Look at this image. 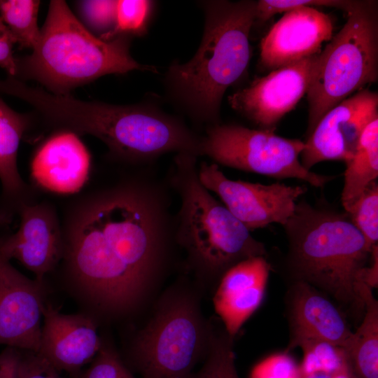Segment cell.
<instances>
[{
  "mask_svg": "<svg viewBox=\"0 0 378 378\" xmlns=\"http://www.w3.org/2000/svg\"><path fill=\"white\" fill-rule=\"evenodd\" d=\"M117 1L111 0H87L78 3V10L85 27L104 38L115 28Z\"/></svg>",
  "mask_w": 378,
  "mask_h": 378,
  "instance_id": "28",
  "label": "cell"
},
{
  "mask_svg": "<svg viewBox=\"0 0 378 378\" xmlns=\"http://www.w3.org/2000/svg\"><path fill=\"white\" fill-rule=\"evenodd\" d=\"M3 23H4V22H3L2 19L0 17V25L2 24Z\"/></svg>",
  "mask_w": 378,
  "mask_h": 378,
  "instance_id": "37",
  "label": "cell"
},
{
  "mask_svg": "<svg viewBox=\"0 0 378 378\" xmlns=\"http://www.w3.org/2000/svg\"><path fill=\"white\" fill-rule=\"evenodd\" d=\"M90 165V155L78 134L59 130L36 150L31 163V176L43 190L74 194L87 182Z\"/></svg>",
  "mask_w": 378,
  "mask_h": 378,
  "instance_id": "18",
  "label": "cell"
},
{
  "mask_svg": "<svg viewBox=\"0 0 378 378\" xmlns=\"http://www.w3.org/2000/svg\"><path fill=\"white\" fill-rule=\"evenodd\" d=\"M169 188L143 172L99 190L72 211L63 230V258L98 306L130 309L162 270L176 243Z\"/></svg>",
  "mask_w": 378,
  "mask_h": 378,
  "instance_id": "1",
  "label": "cell"
},
{
  "mask_svg": "<svg viewBox=\"0 0 378 378\" xmlns=\"http://www.w3.org/2000/svg\"><path fill=\"white\" fill-rule=\"evenodd\" d=\"M270 266L265 257L244 260L220 279L214 308L227 332L234 336L261 304Z\"/></svg>",
  "mask_w": 378,
  "mask_h": 378,
  "instance_id": "19",
  "label": "cell"
},
{
  "mask_svg": "<svg viewBox=\"0 0 378 378\" xmlns=\"http://www.w3.org/2000/svg\"><path fill=\"white\" fill-rule=\"evenodd\" d=\"M198 176L202 184L216 194L250 231L274 223L285 225L293 214L298 200L307 188L280 183L264 185L231 180L218 164L204 161L198 165Z\"/></svg>",
  "mask_w": 378,
  "mask_h": 378,
  "instance_id": "10",
  "label": "cell"
},
{
  "mask_svg": "<svg viewBox=\"0 0 378 378\" xmlns=\"http://www.w3.org/2000/svg\"><path fill=\"white\" fill-rule=\"evenodd\" d=\"M344 212L372 250L378 241L377 182L371 183Z\"/></svg>",
  "mask_w": 378,
  "mask_h": 378,
  "instance_id": "25",
  "label": "cell"
},
{
  "mask_svg": "<svg viewBox=\"0 0 378 378\" xmlns=\"http://www.w3.org/2000/svg\"><path fill=\"white\" fill-rule=\"evenodd\" d=\"M62 373L37 352L21 350L20 378H79V376L64 377Z\"/></svg>",
  "mask_w": 378,
  "mask_h": 378,
  "instance_id": "32",
  "label": "cell"
},
{
  "mask_svg": "<svg viewBox=\"0 0 378 378\" xmlns=\"http://www.w3.org/2000/svg\"><path fill=\"white\" fill-rule=\"evenodd\" d=\"M301 348L304 353L301 377L317 372L331 376L347 372L342 349L321 342L308 343Z\"/></svg>",
  "mask_w": 378,
  "mask_h": 378,
  "instance_id": "26",
  "label": "cell"
},
{
  "mask_svg": "<svg viewBox=\"0 0 378 378\" xmlns=\"http://www.w3.org/2000/svg\"><path fill=\"white\" fill-rule=\"evenodd\" d=\"M251 378H301V373L293 359L283 353L272 355L256 365Z\"/></svg>",
  "mask_w": 378,
  "mask_h": 378,
  "instance_id": "31",
  "label": "cell"
},
{
  "mask_svg": "<svg viewBox=\"0 0 378 378\" xmlns=\"http://www.w3.org/2000/svg\"><path fill=\"white\" fill-rule=\"evenodd\" d=\"M206 361L201 369L189 378H239L235 367L233 336L225 330L209 337Z\"/></svg>",
  "mask_w": 378,
  "mask_h": 378,
  "instance_id": "24",
  "label": "cell"
},
{
  "mask_svg": "<svg viewBox=\"0 0 378 378\" xmlns=\"http://www.w3.org/2000/svg\"><path fill=\"white\" fill-rule=\"evenodd\" d=\"M18 230L0 237V254L16 259L43 281L64 256L63 230L53 207L48 203H22Z\"/></svg>",
  "mask_w": 378,
  "mask_h": 378,
  "instance_id": "14",
  "label": "cell"
},
{
  "mask_svg": "<svg viewBox=\"0 0 378 378\" xmlns=\"http://www.w3.org/2000/svg\"><path fill=\"white\" fill-rule=\"evenodd\" d=\"M0 254V344L37 352L41 342L43 281L31 280Z\"/></svg>",
  "mask_w": 378,
  "mask_h": 378,
  "instance_id": "13",
  "label": "cell"
},
{
  "mask_svg": "<svg viewBox=\"0 0 378 378\" xmlns=\"http://www.w3.org/2000/svg\"><path fill=\"white\" fill-rule=\"evenodd\" d=\"M197 157L177 153L167 183L179 196L175 241L200 276L221 278L236 264L265 257L266 249L200 182Z\"/></svg>",
  "mask_w": 378,
  "mask_h": 378,
  "instance_id": "5",
  "label": "cell"
},
{
  "mask_svg": "<svg viewBox=\"0 0 378 378\" xmlns=\"http://www.w3.org/2000/svg\"><path fill=\"white\" fill-rule=\"evenodd\" d=\"M360 290L363 318L343 349L346 367L350 378H378V302L368 285Z\"/></svg>",
  "mask_w": 378,
  "mask_h": 378,
  "instance_id": "21",
  "label": "cell"
},
{
  "mask_svg": "<svg viewBox=\"0 0 378 378\" xmlns=\"http://www.w3.org/2000/svg\"><path fill=\"white\" fill-rule=\"evenodd\" d=\"M79 378H135L118 354L104 345Z\"/></svg>",
  "mask_w": 378,
  "mask_h": 378,
  "instance_id": "30",
  "label": "cell"
},
{
  "mask_svg": "<svg viewBox=\"0 0 378 378\" xmlns=\"http://www.w3.org/2000/svg\"><path fill=\"white\" fill-rule=\"evenodd\" d=\"M378 176V117L364 129L356 150L346 163L341 201L344 211Z\"/></svg>",
  "mask_w": 378,
  "mask_h": 378,
  "instance_id": "22",
  "label": "cell"
},
{
  "mask_svg": "<svg viewBox=\"0 0 378 378\" xmlns=\"http://www.w3.org/2000/svg\"><path fill=\"white\" fill-rule=\"evenodd\" d=\"M15 41L9 29L4 24L0 25V66L7 71L8 76L16 74L15 57L13 54V46Z\"/></svg>",
  "mask_w": 378,
  "mask_h": 378,
  "instance_id": "33",
  "label": "cell"
},
{
  "mask_svg": "<svg viewBox=\"0 0 378 378\" xmlns=\"http://www.w3.org/2000/svg\"><path fill=\"white\" fill-rule=\"evenodd\" d=\"M3 222H5L1 212H0V223H2Z\"/></svg>",
  "mask_w": 378,
  "mask_h": 378,
  "instance_id": "36",
  "label": "cell"
},
{
  "mask_svg": "<svg viewBox=\"0 0 378 378\" xmlns=\"http://www.w3.org/2000/svg\"><path fill=\"white\" fill-rule=\"evenodd\" d=\"M44 324L37 353L62 372L80 376L102 344L94 321L83 314H64L52 304L42 307Z\"/></svg>",
  "mask_w": 378,
  "mask_h": 378,
  "instance_id": "16",
  "label": "cell"
},
{
  "mask_svg": "<svg viewBox=\"0 0 378 378\" xmlns=\"http://www.w3.org/2000/svg\"><path fill=\"white\" fill-rule=\"evenodd\" d=\"M204 329L190 299L165 303L138 336L134 365L143 378H189L204 344Z\"/></svg>",
  "mask_w": 378,
  "mask_h": 378,
  "instance_id": "9",
  "label": "cell"
},
{
  "mask_svg": "<svg viewBox=\"0 0 378 378\" xmlns=\"http://www.w3.org/2000/svg\"><path fill=\"white\" fill-rule=\"evenodd\" d=\"M21 350L7 346L0 353V378H20Z\"/></svg>",
  "mask_w": 378,
  "mask_h": 378,
  "instance_id": "34",
  "label": "cell"
},
{
  "mask_svg": "<svg viewBox=\"0 0 378 378\" xmlns=\"http://www.w3.org/2000/svg\"><path fill=\"white\" fill-rule=\"evenodd\" d=\"M290 327L288 350L312 342H326L344 349L352 335L339 309L319 290L293 281L286 295Z\"/></svg>",
  "mask_w": 378,
  "mask_h": 378,
  "instance_id": "17",
  "label": "cell"
},
{
  "mask_svg": "<svg viewBox=\"0 0 378 378\" xmlns=\"http://www.w3.org/2000/svg\"><path fill=\"white\" fill-rule=\"evenodd\" d=\"M304 146V141L285 138L272 131L216 124L209 125L202 137L201 155L218 165L279 179L296 178L323 187L332 176L303 167L300 155Z\"/></svg>",
  "mask_w": 378,
  "mask_h": 378,
  "instance_id": "8",
  "label": "cell"
},
{
  "mask_svg": "<svg viewBox=\"0 0 378 378\" xmlns=\"http://www.w3.org/2000/svg\"><path fill=\"white\" fill-rule=\"evenodd\" d=\"M256 6L255 1L207 2L198 50L188 62L169 68L168 80L173 90L200 121L218 124L226 90L248 65Z\"/></svg>",
  "mask_w": 378,
  "mask_h": 378,
  "instance_id": "4",
  "label": "cell"
},
{
  "mask_svg": "<svg viewBox=\"0 0 378 378\" xmlns=\"http://www.w3.org/2000/svg\"><path fill=\"white\" fill-rule=\"evenodd\" d=\"M151 2L146 0L117 1L116 23L114 29L104 40H111L123 33H139L144 30Z\"/></svg>",
  "mask_w": 378,
  "mask_h": 378,
  "instance_id": "29",
  "label": "cell"
},
{
  "mask_svg": "<svg viewBox=\"0 0 378 378\" xmlns=\"http://www.w3.org/2000/svg\"><path fill=\"white\" fill-rule=\"evenodd\" d=\"M39 5L35 0H0V17L22 48L33 49L39 40Z\"/></svg>",
  "mask_w": 378,
  "mask_h": 378,
  "instance_id": "23",
  "label": "cell"
},
{
  "mask_svg": "<svg viewBox=\"0 0 378 378\" xmlns=\"http://www.w3.org/2000/svg\"><path fill=\"white\" fill-rule=\"evenodd\" d=\"M27 101L59 130L92 135L127 162L149 164L170 152L202 155V137L156 110L85 102L41 88L31 90Z\"/></svg>",
  "mask_w": 378,
  "mask_h": 378,
  "instance_id": "2",
  "label": "cell"
},
{
  "mask_svg": "<svg viewBox=\"0 0 378 378\" xmlns=\"http://www.w3.org/2000/svg\"><path fill=\"white\" fill-rule=\"evenodd\" d=\"M320 52L307 92V137L323 115L378 77V22L375 1L348 13L339 32Z\"/></svg>",
  "mask_w": 378,
  "mask_h": 378,
  "instance_id": "7",
  "label": "cell"
},
{
  "mask_svg": "<svg viewBox=\"0 0 378 378\" xmlns=\"http://www.w3.org/2000/svg\"><path fill=\"white\" fill-rule=\"evenodd\" d=\"M318 54L255 78L229 97L230 106L259 129L274 132L277 123L307 94Z\"/></svg>",
  "mask_w": 378,
  "mask_h": 378,
  "instance_id": "12",
  "label": "cell"
},
{
  "mask_svg": "<svg viewBox=\"0 0 378 378\" xmlns=\"http://www.w3.org/2000/svg\"><path fill=\"white\" fill-rule=\"evenodd\" d=\"M30 55L15 58L18 80L34 79L51 92L68 94L72 88L110 74L150 70L129 52L122 36L111 40L96 36L64 1H51L40 38Z\"/></svg>",
  "mask_w": 378,
  "mask_h": 378,
  "instance_id": "6",
  "label": "cell"
},
{
  "mask_svg": "<svg viewBox=\"0 0 378 378\" xmlns=\"http://www.w3.org/2000/svg\"><path fill=\"white\" fill-rule=\"evenodd\" d=\"M332 31L331 18L314 7L284 13L261 41L260 64L272 71L316 55Z\"/></svg>",
  "mask_w": 378,
  "mask_h": 378,
  "instance_id": "15",
  "label": "cell"
},
{
  "mask_svg": "<svg viewBox=\"0 0 378 378\" xmlns=\"http://www.w3.org/2000/svg\"><path fill=\"white\" fill-rule=\"evenodd\" d=\"M28 119L12 109L0 98V181L2 186L3 216L8 221L13 210L27 200V186L17 164L20 140L28 127Z\"/></svg>",
  "mask_w": 378,
  "mask_h": 378,
  "instance_id": "20",
  "label": "cell"
},
{
  "mask_svg": "<svg viewBox=\"0 0 378 378\" xmlns=\"http://www.w3.org/2000/svg\"><path fill=\"white\" fill-rule=\"evenodd\" d=\"M367 1L354 0H259L257 1L255 20L265 22L276 14L304 6L333 7L341 9L348 14L361 7Z\"/></svg>",
  "mask_w": 378,
  "mask_h": 378,
  "instance_id": "27",
  "label": "cell"
},
{
  "mask_svg": "<svg viewBox=\"0 0 378 378\" xmlns=\"http://www.w3.org/2000/svg\"><path fill=\"white\" fill-rule=\"evenodd\" d=\"M301 378H332V376L321 372H314Z\"/></svg>",
  "mask_w": 378,
  "mask_h": 378,
  "instance_id": "35",
  "label": "cell"
},
{
  "mask_svg": "<svg viewBox=\"0 0 378 378\" xmlns=\"http://www.w3.org/2000/svg\"><path fill=\"white\" fill-rule=\"evenodd\" d=\"M294 281L323 290L360 316L364 269L372 250L347 214L300 201L283 225Z\"/></svg>",
  "mask_w": 378,
  "mask_h": 378,
  "instance_id": "3",
  "label": "cell"
},
{
  "mask_svg": "<svg viewBox=\"0 0 378 378\" xmlns=\"http://www.w3.org/2000/svg\"><path fill=\"white\" fill-rule=\"evenodd\" d=\"M378 117V94L362 89L327 111L307 137L300 155L310 170L327 160L347 163L354 155L365 127Z\"/></svg>",
  "mask_w": 378,
  "mask_h": 378,
  "instance_id": "11",
  "label": "cell"
}]
</instances>
